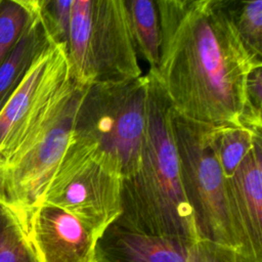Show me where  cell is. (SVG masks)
<instances>
[{
  "instance_id": "4fadbf2b",
  "label": "cell",
  "mask_w": 262,
  "mask_h": 262,
  "mask_svg": "<svg viewBox=\"0 0 262 262\" xmlns=\"http://www.w3.org/2000/svg\"><path fill=\"white\" fill-rule=\"evenodd\" d=\"M137 53L155 70L160 58L161 27L158 7L152 0H125Z\"/></svg>"
},
{
  "instance_id": "8992f818",
  "label": "cell",
  "mask_w": 262,
  "mask_h": 262,
  "mask_svg": "<svg viewBox=\"0 0 262 262\" xmlns=\"http://www.w3.org/2000/svg\"><path fill=\"white\" fill-rule=\"evenodd\" d=\"M121 191L122 172L118 164L94 144L71 135L41 204L75 216L98 241L121 215Z\"/></svg>"
},
{
  "instance_id": "9c48e42d",
  "label": "cell",
  "mask_w": 262,
  "mask_h": 262,
  "mask_svg": "<svg viewBox=\"0 0 262 262\" xmlns=\"http://www.w3.org/2000/svg\"><path fill=\"white\" fill-rule=\"evenodd\" d=\"M95 262H243L208 241L146 235L113 223L98 238Z\"/></svg>"
},
{
  "instance_id": "30bf717a",
  "label": "cell",
  "mask_w": 262,
  "mask_h": 262,
  "mask_svg": "<svg viewBox=\"0 0 262 262\" xmlns=\"http://www.w3.org/2000/svg\"><path fill=\"white\" fill-rule=\"evenodd\" d=\"M26 234L38 262H95L97 238L58 207L38 206L30 216Z\"/></svg>"
},
{
  "instance_id": "7c38bea8",
  "label": "cell",
  "mask_w": 262,
  "mask_h": 262,
  "mask_svg": "<svg viewBox=\"0 0 262 262\" xmlns=\"http://www.w3.org/2000/svg\"><path fill=\"white\" fill-rule=\"evenodd\" d=\"M53 43L40 12L0 67V112L26 78L36 59Z\"/></svg>"
},
{
  "instance_id": "6da1fadb",
  "label": "cell",
  "mask_w": 262,
  "mask_h": 262,
  "mask_svg": "<svg viewBox=\"0 0 262 262\" xmlns=\"http://www.w3.org/2000/svg\"><path fill=\"white\" fill-rule=\"evenodd\" d=\"M160 58L148 73L171 108L211 126H243L247 79L261 60L244 46L229 0H157Z\"/></svg>"
},
{
  "instance_id": "277c9868",
  "label": "cell",
  "mask_w": 262,
  "mask_h": 262,
  "mask_svg": "<svg viewBox=\"0 0 262 262\" xmlns=\"http://www.w3.org/2000/svg\"><path fill=\"white\" fill-rule=\"evenodd\" d=\"M170 123L186 199L202 239L242 255V238L216 156L214 126L191 121L170 110Z\"/></svg>"
},
{
  "instance_id": "8fae6325",
  "label": "cell",
  "mask_w": 262,
  "mask_h": 262,
  "mask_svg": "<svg viewBox=\"0 0 262 262\" xmlns=\"http://www.w3.org/2000/svg\"><path fill=\"white\" fill-rule=\"evenodd\" d=\"M227 190L244 262H262V139L227 178Z\"/></svg>"
},
{
  "instance_id": "ac0fdd59",
  "label": "cell",
  "mask_w": 262,
  "mask_h": 262,
  "mask_svg": "<svg viewBox=\"0 0 262 262\" xmlns=\"http://www.w3.org/2000/svg\"><path fill=\"white\" fill-rule=\"evenodd\" d=\"M73 0H39L40 12L53 43L66 49Z\"/></svg>"
},
{
  "instance_id": "3957f363",
  "label": "cell",
  "mask_w": 262,
  "mask_h": 262,
  "mask_svg": "<svg viewBox=\"0 0 262 262\" xmlns=\"http://www.w3.org/2000/svg\"><path fill=\"white\" fill-rule=\"evenodd\" d=\"M64 50L82 86L142 76L125 0H73Z\"/></svg>"
},
{
  "instance_id": "5b68a950",
  "label": "cell",
  "mask_w": 262,
  "mask_h": 262,
  "mask_svg": "<svg viewBox=\"0 0 262 262\" xmlns=\"http://www.w3.org/2000/svg\"><path fill=\"white\" fill-rule=\"evenodd\" d=\"M148 75L86 87L79 102L72 137L94 144L114 160L122 179L136 169L146 129Z\"/></svg>"
},
{
  "instance_id": "52a82bcc",
  "label": "cell",
  "mask_w": 262,
  "mask_h": 262,
  "mask_svg": "<svg viewBox=\"0 0 262 262\" xmlns=\"http://www.w3.org/2000/svg\"><path fill=\"white\" fill-rule=\"evenodd\" d=\"M73 87L66 50L52 43L0 112V167L39 135Z\"/></svg>"
},
{
  "instance_id": "ba28073f",
  "label": "cell",
  "mask_w": 262,
  "mask_h": 262,
  "mask_svg": "<svg viewBox=\"0 0 262 262\" xmlns=\"http://www.w3.org/2000/svg\"><path fill=\"white\" fill-rule=\"evenodd\" d=\"M87 86L74 85L45 129L10 162L0 168V205L26 232L32 212L42 203L71 139L76 112Z\"/></svg>"
},
{
  "instance_id": "9a60e30c",
  "label": "cell",
  "mask_w": 262,
  "mask_h": 262,
  "mask_svg": "<svg viewBox=\"0 0 262 262\" xmlns=\"http://www.w3.org/2000/svg\"><path fill=\"white\" fill-rule=\"evenodd\" d=\"M39 8V0H0V67L14 49Z\"/></svg>"
},
{
  "instance_id": "e0dca14e",
  "label": "cell",
  "mask_w": 262,
  "mask_h": 262,
  "mask_svg": "<svg viewBox=\"0 0 262 262\" xmlns=\"http://www.w3.org/2000/svg\"><path fill=\"white\" fill-rule=\"evenodd\" d=\"M0 262H38L15 216L0 205Z\"/></svg>"
},
{
  "instance_id": "2e32d148",
  "label": "cell",
  "mask_w": 262,
  "mask_h": 262,
  "mask_svg": "<svg viewBox=\"0 0 262 262\" xmlns=\"http://www.w3.org/2000/svg\"><path fill=\"white\" fill-rule=\"evenodd\" d=\"M237 34L249 53L258 60L262 56V0H229Z\"/></svg>"
},
{
  "instance_id": "7a4b0ae2",
  "label": "cell",
  "mask_w": 262,
  "mask_h": 262,
  "mask_svg": "<svg viewBox=\"0 0 262 262\" xmlns=\"http://www.w3.org/2000/svg\"><path fill=\"white\" fill-rule=\"evenodd\" d=\"M146 129L138 165L122 179L115 224L140 234L202 239L186 199L170 123L171 106L148 73Z\"/></svg>"
},
{
  "instance_id": "5bb4252c",
  "label": "cell",
  "mask_w": 262,
  "mask_h": 262,
  "mask_svg": "<svg viewBox=\"0 0 262 262\" xmlns=\"http://www.w3.org/2000/svg\"><path fill=\"white\" fill-rule=\"evenodd\" d=\"M259 139H262L261 133L244 126H214V147L226 179L234 173Z\"/></svg>"
}]
</instances>
